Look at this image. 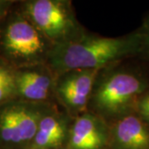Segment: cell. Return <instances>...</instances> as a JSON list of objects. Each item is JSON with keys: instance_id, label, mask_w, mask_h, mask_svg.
Returning a JSON list of instances; mask_svg holds the SVG:
<instances>
[{"instance_id": "6da1fadb", "label": "cell", "mask_w": 149, "mask_h": 149, "mask_svg": "<svg viewBox=\"0 0 149 149\" xmlns=\"http://www.w3.org/2000/svg\"><path fill=\"white\" fill-rule=\"evenodd\" d=\"M140 47L137 30L118 37H105L84 32L71 41L54 46L47 65L56 76L73 70H100L138 57Z\"/></svg>"}, {"instance_id": "7a4b0ae2", "label": "cell", "mask_w": 149, "mask_h": 149, "mask_svg": "<svg viewBox=\"0 0 149 149\" xmlns=\"http://www.w3.org/2000/svg\"><path fill=\"white\" fill-rule=\"evenodd\" d=\"M148 91L149 77L143 70L113 65L99 71L87 111L109 123L135 113L140 98Z\"/></svg>"}, {"instance_id": "3957f363", "label": "cell", "mask_w": 149, "mask_h": 149, "mask_svg": "<svg viewBox=\"0 0 149 149\" xmlns=\"http://www.w3.org/2000/svg\"><path fill=\"white\" fill-rule=\"evenodd\" d=\"M21 13L37 27L52 47L71 41L85 32L70 1H27L23 3Z\"/></svg>"}, {"instance_id": "277c9868", "label": "cell", "mask_w": 149, "mask_h": 149, "mask_svg": "<svg viewBox=\"0 0 149 149\" xmlns=\"http://www.w3.org/2000/svg\"><path fill=\"white\" fill-rule=\"evenodd\" d=\"M0 108V143L8 148L28 149L41 118L54 103L8 101Z\"/></svg>"}, {"instance_id": "5b68a950", "label": "cell", "mask_w": 149, "mask_h": 149, "mask_svg": "<svg viewBox=\"0 0 149 149\" xmlns=\"http://www.w3.org/2000/svg\"><path fill=\"white\" fill-rule=\"evenodd\" d=\"M2 47L22 68L47 64L52 45L22 13L10 21L3 31Z\"/></svg>"}, {"instance_id": "8992f818", "label": "cell", "mask_w": 149, "mask_h": 149, "mask_svg": "<svg viewBox=\"0 0 149 149\" xmlns=\"http://www.w3.org/2000/svg\"><path fill=\"white\" fill-rule=\"evenodd\" d=\"M99 71L97 70H73L56 76L55 100L72 118L87 111Z\"/></svg>"}, {"instance_id": "52a82bcc", "label": "cell", "mask_w": 149, "mask_h": 149, "mask_svg": "<svg viewBox=\"0 0 149 149\" xmlns=\"http://www.w3.org/2000/svg\"><path fill=\"white\" fill-rule=\"evenodd\" d=\"M56 76L47 64L22 68L15 72L16 96L33 103H54Z\"/></svg>"}, {"instance_id": "ba28073f", "label": "cell", "mask_w": 149, "mask_h": 149, "mask_svg": "<svg viewBox=\"0 0 149 149\" xmlns=\"http://www.w3.org/2000/svg\"><path fill=\"white\" fill-rule=\"evenodd\" d=\"M109 123L90 111L73 118L66 149H104L109 144Z\"/></svg>"}, {"instance_id": "9c48e42d", "label": "cell", "mask_w": 149, "mask_h": 149, "mask_svg": "<svg viewBox=\"0 0 149 149\" xmlns=\"http://www.w3.org/2000/svg\"><path fill=\"white\" fill-rule=\"evenodd\" d=\"M73 118L55 105L41 118L28 149H61L65 146Z\"/></svg>"}, {"instance_id": "30bf717a", "label": "cell", "mask_w": 149, "mask_h": 149, "mask_svg": "<svg viewBox=\"0 0 149 149\" xmlns=\"http://www.w3.org/2000/svg\"><path fill=\"white\" fill-rule=\"evenodd\" d=\"M109 144L114 149H149V125L136 113L109 123Z\"/></svg>"}, {"instance_id": "8fae6325", "label": "cell", "mask_w": 149, "mask_h": 149, "mask_svg": "<svg viewBox=\"0 0 149 149\" xmlns=\"http://www.w3.org/2000/svg\"><path fill=\"white\" fill-rule=\"evenodd\" d=\"M16 96L15 72L0 65V105Z\"/></svg>"}, {"instance_id": "7c38bea8", "label": "cell", "mask_w": 149, "mask_h": 149, "mask_svg": "<svg viewBox=\"0 0 149 149\" xmlns=\"http://www.w3.org/2000/svg\"><path fill=\"white\" fill-rule=\"evenodd\" d=\"M140 40L138 57L149 63V13L145 17L142 25L137 29Z\"/></svg>"}, {"instance_id": "4fadbf2b", "label": "cell", "mask_w": 149, "mask_h": 149, "mask_svg": "<svg viewBox=\"0 0 149 149\" xmlns=\"http://www.w3.org/2000/svg\"><path fill=\"white\" fill-rule=\"evenodd\" d=\"M135 113L149 125V91L140 98L137 104Z\"/></svg>"}, {"instance_id": "5bb4252c", "label": "cell", "mask_w": 149, "mask_h": 149, "mask_svg": "<svg viewBox=\"0 0 149 149\" xmlns=\"http://www.w3.org/2000/svg\"><path fill=\"white\" fill-rule=\"evenodd\" d=\"M2 10H3V8H2V5H1V3H0V17H1V14H2Z\"/></svg>"}]
</instances>
